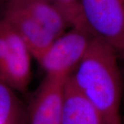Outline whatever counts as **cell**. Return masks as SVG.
<instances>
[{
  "label": "cell",
  "mask_w": 124,
  "mask_h": 124,
  "mask_svg": "<svg viewBox=\"0 0 124 124\" xmlns=\"http://www.w3.org/2000/svg\"><path fill=\"white\" fill-rule=\"evenodd\" d=\"M23 112L14 90L0 80V124H22Z\"/></svg>",
  "instance_id": "cell-9"
},
{
  "label": "cell",
  "mask_w": 124,
  "mask_h": 124,
  "mask_svg": "<svg viewBox=\"0 0 124 124\" xmlns=\"http://www.w3.org/2000/svg\"><path fill=\"white\" fill-rule=\"evenodd\" d=\"M7 3L22 9L56 38L70 28L62 13L48 2L41 0H8Z\"/></svg>",
  "instance_id": "cell-8"
},
{
  "label": "cell",
  "mask_w": 124,
  "mask_h": 124,
  "mask_svg": "<svg viewBox=\"0 0 124 124\" xmlns=\"http://www.w3.org/2000/svg\"><path fill=\"white\" fill-rule=\"evenodd\" d=\"M53 5L66 18L70 28L77 27L90 31L85 22L80 0H41ZM92 33V32H91Z\"/></svg>",
  "instance_id": "cell-10"
},
{
  "label": "cell",
  "mask_w": 124,
  "mask_h": 124,
  "mask_svg": "<svg viewBox=\"0 0 124 124\" xmlns=\"http://www.w3.org/2000/svg\"><path fill=\"white\" fill-rule=\"evenodd\" d=\"M68 77L46 74L28 107V124H62Z\"/></svg>",
  "instance_id": "cell-4"
},
{
  "label": "cell",
  "mask_w": 124,
  "mask_h": 124,
  "mask_svg": "<svg viewBox=\"0 0 124 124\" xmlns=\"http://www.w3.org/2000/svg\"><path fill=\"white\" fill-rule=\"evenodd\" d=\"M85 22L93 35L124 59V0H80Z\"/></svg>",
  "instance_id": "cell-2"
},
{
  "label": "cell",
  "mask_w": 124,
  "mask_h": 124,
  "mask_svg": "<svg viewBox=\"0 0 124 124\" xmlns=\"http://www.w3.org/2000/svg\"><path fill=\"white\" fill-rule=\"evenodd\" d=\"M2 18L21 36L36 60L41 57L56 39L30 15L13 4H6Z\"/></svg>",
  "instance_id": "cell-6"
},
{
  "label": "cell",
  "mask_w": 124,
  "mask_h": 124,
  "mask_svg": "<svg viewBox=\"0 0 124 124\" xmlns=\"http://www.w3.org/2000/svg\"><path fill=\"white\" fill-rule=\"evenodd\" d=\"M62 124H107L97 109L77 88L70 76L66 84Z\"/></svg>",
  "instance_id": "cell-7"
},
{
  "label": "cell",
  "mask_w": 124,
  "mask_h": 124,
  "mask_svg": "<svg viewBox=\"0 0 124 124\" xmlns=\"http://www.w3.org/2000/svg\"><path fill=\"white\" fill-rule=\"evenodd\" d=\"M8 40L9 52L1 79L14 90L25 93L31 79V54L21 36L1 18Z\"/></svg>",
  "instance_id": "cell-5"
},
{
  "label": "cell",
  "mask_w": 124,
  "mask_h": 124,
  "mask_svg": "<svg viewBox=\"0 0 124 124\" xmlns=\"http://www.w3.org/2000/svg\"><path fill=\"white\" fill-rule=\"evenodd\" d=\"M118 57L111 45L94 37L83 59L70 75L77 88L97 109L107 124H121Z\"/></svg>",
  "instance_id": "cell-1"
},
{
  "label": "cell",
  "mask_w": 124,
  "mask_h": 124,
  "mask_svg": "<svg viewBox=\"0 0 124 124\" xmlns=\"http://www.w3.org/2000/svg\"><path fill=\"white\" fill-rule=\"evenodd\" d=\"M94 37L87 30L70 28L56 38L37 62L46 74L70 76L83 59Z\"/></svg>",
  "instance_id": "cell-3"
}]
</instances>
